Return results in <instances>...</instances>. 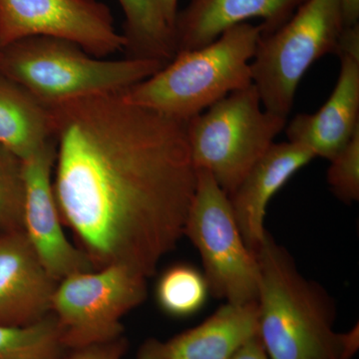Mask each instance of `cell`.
<instances>
[{
  "label": "cell",
  "mask_w": 359,
  "mask_h": 359,
  "mask_svg": "<svg viewBox=\"0 0 359 359\" xmlns=\"http://www.w3.org/2000/svg\"><path fill=\"white\" fill-rule=\"evenodd\" d=\"M120 93L49 106L62 223L99 269L154 275L184 236L197 184L186 122Z\"/></svg>",
  "instance_id": "6da1fadb"
},
{
  "label": "cell",
  "mask_w": 359,
  "mask_h": 359,
  "mask_svg": "<svg viewBox=\"0 0 359 359\" xmlns=\"http://www.w3.org/2000/svg\"><path fill=\"white\" fill-rule=\"evenodd\" d=\"M256 257L257 335L269 358H353L359 347L358 325L346 334L335 332L334 301L299 273L285 248L268 233Z\"/></svg>",
  "instance_id": "7a4b0ae2"
},
{
  "label": "cell",
  "mask_w": 359,
  "mask_h": 359,
  "mask_svg": "<svg viewBox=\"0 0 359 359\" xmlns=\"http://www.w3.org/2000/svg\"><path fill=\"white\" fill-rule=\"evenodd\" d=\"M263 25L242 23L212 43L180 51L152 76L122 92L126 102L187 122L252 84L250 63Z\"/></svg>",
  "instance_id": "3957f363"
},
{
  "label": "cell",
  "mask_w": 359,
  "mask_h": 359,
  "mask_svg": "<svg viewBox=\"0 0 359 359\" xmlns=\"http://www.w3.org/2000/svg\"><path fill=\"white\" fill-rule=\"evenodd\" d=\"M164 65L152 59L98 58L68 40L47 36L27 37L0 50V76L20 85L46 107L120 93Z\"/></svg>",
  "instance_id": "277c9868"
},
{
  "label": "cell",
  "mask_w": 359,
  "mask_h": 359,
  "mask_svg": "<svg viewBox=\"0 0 359 359\" xmlns=\"http://www.w3.org/2000/svg\"><path fill=\"white\" fill-rule=\"evenodd\" d=\"M285 124L264 109L254 84L231 92L186 122L194 167L207 171L230 196Z\"/></svg>",
  "instance_id": "5b68a950"
},
{
  "label": "cell",
  "mask_w": 359,
  "mask_h": 359,
  "mask_svg": "<svg viewBox=\"0 0 359 359\" xmlns=\"http://www.w3.org/2000/svg\"><path fill=\"white\" fill-rule=\"evenodd\" d=\"M344 27L340 0H304L285 25L261 35L250 70L264 110L287 119L302 77L337 53Z\"/></svg>",
  "instance_id": "8992f818"
},
{
  "label": "cell",
  "mask_w": 359,
  "mask_h": 359,
  "mask_svg": "<svg viewBox=\"0 0 359 359\" xmlns=\"http://www.w3.org/2000/svg\"><path fill=\"white\" fill-rule=\"evenodd\" d=\"M196 174L184 236L199 250L210 292L230 304L257 302L259 264L245 245L230 199L207 171L196 169Z\"/></svg>",
  "instance_id": "52a82bcc"
},
{
  "label": "cell",
  "mask_w": 359,
  "mask_h": 359,
  "mask_svg": "<svg viewBox=\"0 0 359 359\" xmlns=\"http://www.w3.org/2000/svg\"><path fill=\"white\" fill-rule=\"evenodd\" d=\"M147 297V278L122 264L78 273L58 283L51 313L68 351L123 337L121 320Z\"/></svg>",
  "instance_id": "ba28073f"
},
{
  "label": "cell",
  "mask_w": 359,
  "mask_h": 359,
  "mask_svg": "<svg viewBox=\"0 0 359 359\" xmlns=\"http://www.w3.org/2000/svg\"><path fill=\"white\" fill-rule=\"evenodd\" d=\"M32 36L68 40L98 58L127 45L98 0H0V48Z\"/></svg>",
  "instance_id": "9c48e42d"
},
{
  "label": "cell",
  "mask_w": 359,
  "mask_h": 359,
  "mask_svg": "<svg viewBox=\"0 0 359 359\" xmlns=\"http://www.w3.org/2000/svg\"><path fill=\"white\" fill-rule=\"evenodd\" d=\"M54 139L22 160L25 179L23 231L49 275L59 283L67 276L94 271L83 250L71 244L53 190Z\"/></svg>",
  "instance_id": "30bf717a"
},
{
  "label": "cell",
  "mask_w": 359,
  "mask_h": 359,
  "mask_svg": "<svg viewBox=\"0 0 359 359\" xmlns=\"http://www.w3.org/2000/svg\"><path fill=\"white\" fill-rule=\"evenodd\" d=\"M57 285L25 231L0 236V325H32L48 316Z\"/></svg>",
  "instance_id": "8fae6325"
},
{
  "label": "cell",
  "mask_w": 359,
  "mask_h": 359,
  "mask_svg": "<svg viewBox=\"0 0 359 359\" xmlns=\"http://www.w3.org/2000/svg\"><path fill=\"white\" fill-rule=\"evenodd\" d=\"M314 158L309 149L299 144L273 143L228 196L245 245L255 255L268 233L264 223L269 201Z\"/></svg>",
  "instance_id": "7c38bea8"
},
{
  "label": "cell",
  "mask_w": 359,
  "mask_h": 359,
  "mask_svg": "<svg viewBox=\"0 0 359 359\" xmlns=\"http://www.w3.org/2000/svg\"><path fill=\"white\" fill-rule=\"evenodd\" d=\"M257 334V302H226L204 323L172 339H146L136 359H230Z\"/></svg>",
  "instance_id": "4fadbf2b"
},
{
  "label": "cell",
  "mask_w": 359,
  "mask_h": 359,
  "mask_svg": "<svg viewBox=\"0 0 359 359\" xmlns=\"http://www.w3.org/2000/svg\"><path fill=\"white\" fill-rule=\"evenodd\" d=\"M339 57V78L327 102L313 114H297L285 130L290 142L328 161L359 129V58L346 54Z\"/></svg>",
  "instance_id": "5bb4252c"
},
{
  "label": "cell",
  "mask_w": 359,
  "mask_h": 359,
  "mask_svg": "<svg viewBox=\"0 0 359 359\" xmlns=\"http://www.w3.org/2000/svg\"><path fill=\"white\" fill-rule=\"evenodd\" d=\"M304 0H189L175 21L177 53L212 43L233 26L264 20L262 34L285 25Z\"/></svg>",
  "instance_id": "9a60e30c"
},
{
  "label": "cell",
  "mask_w": 359,
  "mask_h": 359,
  "mask_svg": "<svg viewBox=\"0 0 359 359\" xmlns=\"http://www.w3.org/2000/svg\"><path fill=\"white\" fill-rule=\"evenodd\" d=\"M51 139L48 108L20 85L0 76V145L23 160Z\"/></svg>",
  "instance_id": "2e32d148"
},
{
  "label": "cell",
  "mask_w": 359,
  "mask_h": 359,
  "mask_svg": "<svg viewBox=\"0 0 359 359\" xmlns=\"http://www.w3.org/2000/svg\"><path fill=\"white\" fill-rule=\"evenodd\" d=\"M125 14L128 57L152 59L167 65L176 56L173 30L161 18L151 0H118Z\"/></svg>",
  "instance_id": "e0dca14e"
},
{
  "label": "cell",
  "mask_w": 359,
  "mask_h": 359,
  "mask_svg": "<svg viewBox=\"0 0 359 359\" xmlns=\"http://www.w3.org/2000/svg\"><path fill=\"white\" fill-rule=\"evenodd\" d=\"M67 351L52 313L32 325H0V359H60Z\"/></svg>",
  "instance_id": "ac0fdd59"
},
{
  "label": "cell",
  "mask_w": 359,
  "mask_h": 359,
  "mask_svg": "<svg viewBox=\"0 0 359 359\" xmlns=\"http://www.w3.org/2000/svg\"><path fill=\"white\" fill-rule=\"evenodd\" d=\"M209 292L204 273L188 264H177L161 276L156 299L164 313L186 318L203 308Z\"/></svg>",
  "instance_id": "d6986e66"
},
{
  "label": "cell",
  "mask_w": 359,
  "mask_h": 359,
  "mask_svg": "<svg viewBox=\"0 0 359 359\" xmlns=\"http://www.w3.org/2000/svg\"><path fill=\"white\" fill-rule=\"evenodd\" d=\"M25 196L22 160L0 145V236L23 231Z\"/></svg>",
  "instance_id": "ffe728a7"
},
{
  "label": "cell",
  "mask_w": 359,
  "mask_h": 359,
  "mask_svg": "<svg viewBox=\"0 0 359 359\" xmlns=\"http://www.w3.org/2000/svg\"><path fill=\"white\" fill-rule=\"evenodd\" d=\"M327 183L341 202L353 204L359 200V129L346 147L330 160Z\"/></svg>",
  "instance_id": "44dd1931"
},
{
  "label": "cell",
  "mask_w": 359,
  "mask_h": 359,
  "mask_svg": "<svg viewBox=\"0 0 359 359\" xmlns=\"http://www.w3.org/2000/svg\"><path fill=\"white\" fill-rule=\"evenodd\" d=\"M128 348L126 337H119L103 344L71 349L60 359H123Z\"/></svg>",
  "instance_id": "7402d4cb"
},
{
  "label": "cell",
  "mask_w": 359,
  "mask_h": 359,
  "mask_svg": "<svg viewBox=\"0 0 359 359\" xmlns=\"http://www.w3.org/2000/svg\"><path fill=\"white\" fill-rule=\"evenodd\" d=\"M230 359H269L259 335L248 340Z\"/></svg>",
  "instance_id": "603a6c76"
},
{
  "label": "cell",
  "mask_w": 359,
  "mask_h": 359,
  "mask_svg": "<svg viewBox=\"0 0 359 359\" xmlns=\"http://www.w3.org/2000/svg\"><path fill=\"white\" fill-rule=\"evenodd\" d=\"M161 18L174 32L175 21L178 14V0H151Z\"/></svg>",
  "instance_id": "cb8c5ba5"
},
{
  "label": "cell",
  "mask_w": 359,
  "mask_h": 359,
  "mask_svg": "<svg viewBox=\"0 0 359 359\" xmlns=\"http://www.w3.org/2000/svg\"><path fill=\"white\" fill-rule=\"evenodd\" d=\"M342 20L344 26L358 25L359 20V0H340Z\"/></svg>",
  "instance_id": "d4e9b609"
},
{
  "label": "cell",
  "mask_w": 359,
  "mask_h": 359,
  "mask_svg": "<svg viewBox=\"0 0 359 359\" xmlns=\"http://www.w3.org/2000/svg\"><path fill=\"white\" fill-rule=\"evenodd\" d=\"M0 50H1V48H0Z\"/></svg>",
  "instance_id": "484cf974"
}]
</instances>
